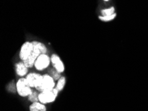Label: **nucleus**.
<instances>
[{
  "label": "nucleus",
  "mask_w": 148,
  "mask_h": 111,
  "mask_svg": "<svg viewBox=\"0 0 148 111\" xmlns=\"http://www.w3.org/2000/svg\"><path fill=\"white\" fill-rule=\"evenodd\" d=\"M32 44L33 51L31 52V55L25 61H23L25 65L29 69L34 67L35 61L40 55L47 54V48L45 45L42 43L37 41H32Z\"/></svg>",
  "instance_id": "nucleus-1"
},
{
  "label": "nucleus",
  "mask_w": 148,
  "mask_h": 111,
  "mask_svg": "<svg viewBox=\"0 0 148 111\" xmlns=\"http://www.w3.org/2000/svg\"><path fill=\"white\" fill-rule=\"evenodd\" d=\"M55 80L48 73L41 75L39 84L36 87V89L41 92L45 91V90L53 89L55 88Z\"/></svg>",
  "instance_id": "nucleus-2"
},
{
  "label": "nucleus",
  "mask_w": 148,
  "mask_h": 111,
  "mask_svg": "<svg viewBox=\"0 0 148 111\" xmlns=\"http://www.w3.org/2000/svg\"><path fill=\"white\" fill-rule=\"evenodd\" d=\"M16 91L21 97H28L32 92V88L25 77H20L16 83Z\"/></svg>",
  "instance_id": "nucleus-3"
},
{
  "label": "nucleus",
  "mask_w": 148,
  "mask_h": 111,
  "mask_svg": "<svg viewBox=\"0 0 148 111\" xmlns=\"http://www.w3.org/2000/svg\"><path fill=\"white\" fill-rule=\"evenodd\" d=\"M59 90L56 88L53 89L41 92L39 94V101L44 105L52 103L55 102L59 94Z\"/></svg>",
  "instance_id": "nucleus-4"
},
{
  "label": "nucleus",
  "mask_w": 148,
  "mask_h": 111,
  "mask_svg": "<svg viewBox=\"0 0 148 111\" xmlns=\"http://www.w3.org/2000/svg\"><path fill=\"white\" fill-rule=\"evenodd\" d=\"M51 63V57H49L47 54H41L36 60L34 67L37 71H42L48 68Z\"/></svg>",
  "instance_id": "nucleus-5"
},
{
  "label": "nucleus",
  "mask_w": 148,
  "mask_h": 111,
  "mask_svg": "<svg viewBox=\"0 0 148 111\" xmlns=\"http://www.w3.org/2000/svg\"><path fill=\"white\" fill-rule=\"evenodd\" d=\"M33 51L32 41H26L21 45L19 51V58L22 61H25Z\"/></svg>",
  "instance_id": "nucleus-6"
},
{
  "label": "nucleus",
  "mask_w": 148,
  "mask_h": 111,
  "mask_svg": "<svg viewBox=\"0 0 148 111\" xmlns=\"http://www.w3.org/2000/svg\"><path fill=\"white\" fill-rule=\"evenodd\" d=\"M51 61L53 68H55L60 73H62L64 71V69H65L64 64L59 55L55 53L53 54L51 56Z\"/></svg>",
  "instance_id": "nucleus-7"
},
{
  "label": "nucleus",
  "mask_w": 148,
  "mask_h": 111,
  "mask_svg": "<svg viewBox=\"0 0 148 111\" xmlns=\"http://www.w3.org/2000/svg\"><path fill=\"white\" fill-rule=\"evenodd\" d=\"M41 77V74L36 73V72H31V73L27 74V75L25 77L27 81H28L31 88H35V89H36L38 84H39Z\"/></svg>",
  "instance_id": "nucleus-8"
},
{
  "label": "nucleus",
  "mask_w": 148,
  "mask_h": 111,
  "mask_svg": "<svg viewBox=\"0 0 148 111\" xmlns=\"http://www.w3.org/2000/svg\"><path fill=\"white\" fill-rule=\"evenodd\" d=\"M15 72L19 77H26L28 74V69L29 68L25 65L23 61L17 63L15 64Z\"/></svg>",
  "instance_id": "nucleus-9"
},
{
  "label": "nucleus",
  "mask_w": 148,
  "mask_h": 111,
  "mask_svg": "<svg viewBox=\"0 0 148 111\" xmlns=\"http://www.w3.org/2000/svg\"><path fill=\"white\" fill-rule=\"evenodd\" d=\"M29 111H47L46 105L39 101L31 103L29 106Z\"/></svg>",
  "instance_id": "nucleus-10"
},
{
  "label": "nucleus",
  "mask_w": 148,
  "mask_h": 111,
  "mask_svg": "<svg viewBox=\"0 0 148 111\" xmlns=\"http://www.w3.org/2000/svg\"><path fill=\"white\" fill-rule=\"evenodd\" d=\"M66 80L65 77H61L57 81V85H56L55 88L59 90V92L62 91V90L64 89V88L65 87L66 85Z\"/></svg>",
  "instance_id": "nucleus-11"
},
{
  "label": "nucleus",
  "mask_w": 148,
  "mask_h": 111,
  "mask_svg": "<svg viewBox=\"0 0 148 111\" xmlns=\"http://www.w3.org/2000/svg\"><path fill=\"white\" fill-rule=\"evenodd\" d=\"M49 74H50V75L52 77L55 79V81H58L59 79L61 77V75H60V72L59 71H57V70H56L55 68H53V69H51L49 71Z\"/></svg>",
  "instance_id": "nucleus-12"
},
{
  "label": "nucleus",
  "mask_w": 148,
  "mask_h": 111,
  "mask_svg": "<svg viewBox=\"0 0 148 111\" xmlns=\"http://www.w3.org/2000/svg\"><path fill=\"white\" fill-rule=\"evenodd\" d=\"M117 14L116 13H114L112 15H106V16H103V15H100V16L98 17V19H99L100 21H102L104 22H108L110 21H112L114 19H115Z\"/></svg>",
  "instance_id": "nucleus-13"
},
{
  "label": "nucleus",
  "mask_w": 148,
  "mask_h": 111,
  "mask_svg": "<svg viewBox=\"0 0 148 111\" xmlns=\"http://www.w3.org/2000/svg\"><path fill=\"white\" fill-rule=\"evenodd\" d=\"M39 94L37 92L32 91V92L30 94L29 96L28 97L29 101L31 102V103H35V102L39 101Z\"/></svg>",
  "instance_id": "nucleus-14"
},
{
  "label": "nucleus",
  "mask_w": 148,
  "mask_h": 111,
  "mask_svg": "<svg viewBox=\"0 0 148 111\" xmlns=\"http://www.w3.org/2000/svg\"><path fill=\"white\" fill-rule=\"evenodd\" d=\"M101 13L103 16H106V15H112L114 13H115V9L114 7H111L108 9H104L101 11Z\"/></svg>",
  "instance_id": "nucleus-15"
},
{
  "label": "nucleus",
  "mask_w": 148,
  "mask_h": 111,
  "mask_svg": "<svg viewBox=\"0 0 148 111\" xmlns=\"http://www.w3.org/2000/svg\"><path fill=\"white\" fill-rule=\"evenodd\" d=\"M103 1H110V0H103Z\"/></svg>",
  "instance_id": "nucleus-16"
}]
</instances>
